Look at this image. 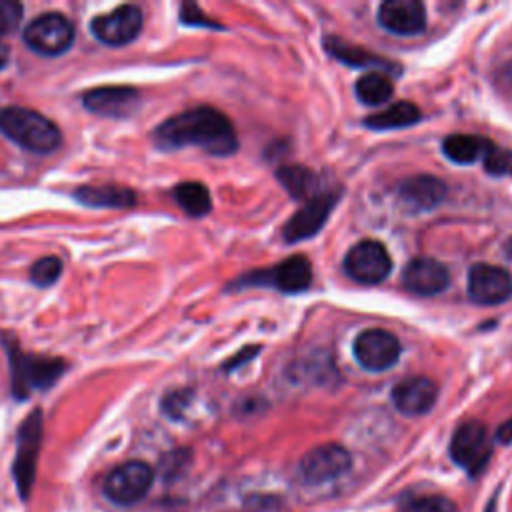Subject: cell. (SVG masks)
<instances>
[{"mask_svg":"<svg viewBox=\"0 0 512 512\" xmlns=\"http://www.w3.org/2000/svg\"><path fill=\"white\" fill-rule=\"evenodd\" d=\"M392 404L404 416H422L432 410L438 398V386L424 376H410L392 388Z\"/></svg>","mask_w":512,"mask_h":512,"instance_id":"cell-17","label":"cell"},{"mask_svg":"<svg viewBox=\"0 0 512 512\" xmlns=\"http://www.w3.org/2000/svg\"><path fill=\"white\" fill-rule=\"evenodd\" d=\"M312 282V266L308 262V258L296 254L286 258L284 262L276 264L274 268L268 270H256L252 274H246L240 284H266V286H274L280 292H288V294H296V292H304Z\"/></svg>","mask_w":512,"mask_h":512,"instance_id":"cell-11","label":"cell"},{"mask_svg":"<svg viewBox=\"0 0 512 512\" xmlns=\"http://www.w3.org/2000/svg\"><path fill=\"white\" fill-rule=\"evenodd\" d=\"M398 200L410 212H426L446 198V184L430 174H418L398 184Z\"/></svg>","mask_w":512,"mask_h":512,"instance_id":"cell-19","label":"cell"},{"mask_svg":"<svg viewBox=\"0 0 512 512\" xmlns=\"http://www.w3.org/2000/svg\"><path fill=\"white\" fill-rule=\"evenodd\" d=\"M278 182L296 200H310L318 194V176L302 164H286L276 170Z\"/></svg>","mask_w":512,"mask_h":512,"instance_id":"cell-23","label":"cell"},{"mask_svg":"<svg viewBox=\"0 0 512 512\" xmlns=\"http://www.w3.org/2000/svg\"><path fill=\"white\" fill-rule=\"evenodd\" d=\"M8 60H10V50H8V46H6V44H2V42H0V70H2V68H6Z\"/></svg>","mask_w":512,"mask_h":512,"instance_id":"cell-35","label":"cell"},{"mask_svg":"<svg viewBox=\"0 0 512 512\" xmlns=\"http://www.w3.org/2000/svg\"><path fill=\"white\" fill-rule=\"evenodd\" d=\"M402 284L412 294L436 296L448 288L450 274L442 262L420 256L406 264L402 272Z\"/></svg>","mask_w":512,"mask_h":512,"instance_id":"cell-16","label":"cell"},{"mask_svg":"<svg viewBox=\"0 0 512 512\" xmlns=\"http://www.w3.org/2000/svg\"><path fill=\"white\" fill-rule=\"evenodd\" d=\"M152 482L154 470L142 460H130L108 472L102 484V492L112 504L130 506L146 496Z\"/></svg>","mask_w":512,"mask_h":512,"instance_id":"cell-5","label":"cell"},{"mask_svg":"<svg viewBox=\"0 0 512 512\" xmlns=\"http://www.w3.org/2000/svg\"><path fill=\"white\" fill-rule=\"evenodd\" d=\"M180 18L186 24H194V26H210V28H220L218 22H212L210 18H206V14H202L198 10V6L194 4H184L180 10Z\"/></svg>","mask_w":512,"mask_h":512,"instance_id":"cell-32","label":"cell"},{"mask_svg":"<svg viewBox=\"0 0 512 512\" xmlns=\"http://www.w3.org/2000/svg\"><path fill=\"white\" fill-rule=\"evenodd\" d=\"M12 372V392L18 398H26L34 390H44L52 386L64 372V362L60 358L24 354L18 342L6 344Z\"/></svg>","mask_w":512,"mask_h":512,"instance_id":"cell-3","label":"cell"},{"mask_svg":"<svg viewBox=\"0 0 512 512\" xmlns=\"http://www.w3.org/2000/svg\"><path fill=\"white\" fill-rule=\"evenodd\" d=\"M0 132L20 148L34 154H50L62 142V134L52 120L22 106H8L0 110Z\"/></svg>","mask_w":512,"mask_h":512,"instance_id":"cell-2","label":"cell"},{"mask_svg":"<svg viewBox=\"0 0 512 512\" xmlns=\"http://www.w3.org/2000/svg\"><path fill=\"white\" fill-rule=\"evenodd\" d=\"M40 444H42V410H32L18 428L16 454H14V466H12L14 482L22 500L30 496L36 480Z\"/></svg>","mask_w":512,"mask_h":512,"instance_id":"cell-4","label":"cell"},{"mask_svg":"<svg viewBox=\"0 0 512 512\" xmlns=\"http://www.w3.org/2000/svg\"><path fill=\"white\" fill-rule=\"evenodd\" d=\"M24 42L42 56L64 54L74 42V24L60 12H46L24 28Z\"/></svg>","mask_w":512,"mask_h":512,"instance_id":"cell-6","label":"cell"},{"mask_svg":"<svg viewBox=\"0 0 512 512\" xmlns=\"http://www.w3.org/2000/svg\"><path fill=\"white\" fill-rule=\"evenodd\" d=\"M378 22L392 34L414 36L426 28V8L418 0H386L378 8Z\"/></svg>","mask_w":512,"mask_h":512,"instance_id":"cell-15","label":"cell"},{"mask_svg":"<svg viewBox=\"0 0 512 512\" xmlns=\"http://www.w3.org/2000/svg\"><path fill=\"white\" fill-rule=\"evenodd\" d=\"M398 512H458L456 504L440 494H428L406 500Z\"/></svg>","mask_w":512,"mask_h":512,"instance_id":"cell-27","label":"cell"},{"mask_svg":"<svg viewBox=\"0 0 512 512\" xmlns=\"http://www.w3.org/2000/svg\"><path fill=\"white\" fill-rule=\"evenodd\" d=\"M492 140L476 134H450L442 142V152L456 164H472L484 158Z\"/></svg>","mask_w":512,"mask_h":512,"instance_id":"cell-22","label":"cell"},{"mask_svg":"<svg viewBox=\"0 0 512 512\" xmlns=\"http://www.w3.org/2000/svg\"><path fill=\"white\" fill-rule=\"evenodd\" d=\"M484 512H496V500H494V498L488 502V506H486Z\"/></svg>","mask_w":512,"mask_h":512,"instance_id":"cell-36","label":"cell"},{"mask_svg":"<svg viewBox=\"0 0 512 512\" xmlns=\"http://www.w3.org/2000/svg\"><path fill=\"white\" fill-rule=\"evenodd\" d=\"M466 288L476 304L496 306L512 296V276L500 266L478 262L468 270Z\"/></svg>","mask_w":512,"mask_h":512,"instance_id":"cell-14","label":"cell"},{"mask_svg":"<svg viewBox=\"0 0 512 512\" xmlns=\"http://www.w3.org/2000/svg\"><path fill=\"white\" fill-rule=\"evenodd\" d=\"M352 352L356 362L370 372H384L394 366L400 358V342L398 338L382 328L362 330L354 344Z\"/></svg>","mask_w":512,"mask_h":512,"instance_id":"cell-9","label":"cell"},{"mask_svg":"<svg viewBox=\"0 0 512 512\" xmlns=\"http://www.w3.org/2000/svg\"><path fill=\"white\" fill-rule=\"evenodd\" d=\"M496 438H498V442H502V444H510V442H512V418L506 420V422L498 428Z\"/></svg>","mask_w":512,"mask_h":512,"instance_id":"cell-34","label":"cell"},{"mask_svg":"<svg viewBox=\"0 0 512 512\" xmlns=\"http://www.w3.org/2000/svg\"><path fill=\"white\" fill-rule=\"evenodd\" d=\"M60 272H62V262L60 258L56 256H44L40 260H36L30 268V280L44 288V286H50L54 284L58 278H60Z\"/></svg>","mask_w":512,"mask_h":512,"instance_id":"cell-28","label":"cell"},{"mask_svg":"<svg viewBox=\"0 0 512 512\" xmlns=\"http://www.w3.org/2000/svg\"><path fill=\"white\" fill-rule=\"evenodd\" d=\"M82 102L94 114L124 118L136 110L140 94L132 86H100L84 92Z\"/></svg>","mask_w":512,"mask_h":512,"instance_id":"cell-18","label":"cell"},{"mask_svg":"<svg viewBox=\"0 0 512 512\" xmlns=\"http://www.w3.org/2000/svg\"><path fill=\"white\" fill-rule=\"evenodd\" d=\"M350 466L352 456L344 446L320 444L300 458L298 476L306 484H324L346 474Z\"/></svg>","mask_w":512,"mask_h":512,"instance_id":"cell-8","label":"cell"},{"mask_svg":"<svg viewBox=\"0 0 512 512\" xmlns=\"http://www.w3.org/2000/svg\"><path fill=\"white\" fill-rule=\"evenodd\" d=\"M490 438L488 430L478 420H468L460 424L450 440V456L452 460L468 470L470 474H476L484 468V464L490 458Z\"/></svg>","mask_w":512,"mask_h":512,"instance_id":"cell-10","label":"cell"},{"mask_svg":"<svg viewBox=\"0 0 512 512\" xmlns=\"http://www.w3.org/2000/svg\"><path fill=\"white\" fill-rule=\"evenodd\" d=\"M344 270L360 284H378L390 274L392 258L378 240H360L348 250Z\"/></svg>","mask_w":512,"mask_h":512,"instance_id":"cell-7","label":"cell"},{"mask_svg":"<svg viewBox=\"0 0 512 512\" xmlns=\"http://www.w3.org/2000/svg\"><path fill=\"white\" fill-rule=\"evenodd\" d=\"M190 402H192V392L190 390H174L164 398L162 408L170 418H182V414H184V410L188 408Z\"/></svg>","mask_w":512,"mask_h":512,"instance_id":"cell-31","label":"cell"},{"mask_svg":"<svg viewBox=\"0 0 512 512\" xmlns=\"http://www.w3.org/2000/svg\"><path fill=\"white\" fill-rule=\"evenodd\" d=\"M160 148L198 146L212 156H228L238 148L236 132L226 114L210 106H198L166 118L154 130Z\"/></svg>","mask_w":512,"mask_h":512,"instance_id":"cell-1","label":"cell"},{"mask_svg":"<svg viewBox=\"0 0 512 512\" xmlns=\"http://www.w3.org/2000/svg\"><path fill=\"white\" fill-rule=\"evenodd\" d=\"M392 92H394L392 80L380 70L366 72L356 80V96L366 106L384 104L392 96Z\"/></svg>","mask_w":512,"mask_h":512,"instance_id":"cell-25","label":"cell"},{"mask_svg":"<svg viewBox=\"0 0 512 512\" xmlns=\"http://www.w3.org/2000/svg\"><path fill=\"white\" fill-rule=\"evenodd\" d=\"M506 256L512 260V236H510V240L506 242Z\"/></svg>","mask_w":512,"mask_h":512,"instance_id":"cell-37","label":"cell"},{"mask_svg":"<svg viewBox=\"0 0 512 512\" xmlns=\"http://www.w3.org/2000/svg\"><path fill=\"white\" fill-rule=\"evenodd\" d=\"M256 350H258V346H252V348H244L236 358H232L230 362H226V370H234V368H238L242 362H246V360H250L252 356H256Z\"/></svg>","mask_w":512,"mask_h":512,"instance_id":"cell-33","label":"cell"},{"mask_svg":"<svg viewBox=\"0 0 512 512\" xmlns=\"http://www.w3.org/2000/svg\"><path fill=\"white\" fill-rule=\"evenodd\" d=\"M420 118H422V112L416 104L400 100V102H394L392 106H388L380 112L370 114L364 120V124L368 128H374V130H392V128L412 126V124L420 122Z\"/></svg>","mask_w":512,"mask_h":512,"instance_id":"cell-24","label":"cell"},{"mask_svg":"<svg viewBox=\"0 0 512 512\" xmlns=\"http://www.w3.org/2000/svg\"><path fill=\"white\" fill-rule=\"evenodd\" d=\"M338 198H340L338 192H318L314 198L306 200L304 206L298 212H294L290 220L284 224L282 228L284 240L292 244V242H302L314 236L328 220Z\"/></svg>","mask_w":512,"mask_h":512,"instance_id":"cell-13","label":"cell"},{"mask_svg":"<svg viewBox=\"0 0 512 512\" xmlns=\"http://www.w3.org/2000/svg\"><path fill=\"white\" fill-rule=\"evenodd\" d=\"M142 10L134 4H122L112 12L100 14L90 22L92 34L108 46H124L132 42L142 30Z\"/></svg>","mask_w":512,"mask_h":512,"instance_id":"cell-12","label":"cell"},{"mask_svg":"<svg viewBox=\"0 0 512 512\" xmlns=\"http://www.w3.org/2000/svg\"><path fill=\"white\" fill-rule=\"evenodd\" d=\"M324 46L326 50L340 62L348 64V66H360V68H382L386 72H392L396 70L394 62H388L372 52H368L366 48H360V46H354V44H348L344 42L342 38H336V36H328L324 40Z\"/></svg>","mask_w":512,"mask_h":512,"instance_id":"cell-21","label":"cell"},{"mask_svg":"<svg viewBox=\"0 0 512 512\" xmlns=\"http://www.w3.org/2000/svg\"><path fill=\"white\" fill-rule=\"evenodd\" d=\"M174 198L178 206L194 218L206 216L212 210V198L202 182H182L174 188Z\"/></svg>","mask_w":512,"mask_h":512,"instance_id":"cell-26","label":"cell"},{"mask_svg":"<svg viewBox=\"0 0 512 512\" xmlns=\"http://www.w3.org/2000/svg\"><path fill=\"white\" fill-rule=\"evenodd\" d=\"M482 162H484V170L492 176H510L512 174V150L500 148L494 142L486 150Z\"/></svg>","mask_w":512,"mask_h":512,"instance_id":"cell-29","label":"cell"},{"mask_svg":"<svg viewBox=\"0 0 512 512\" xmlns=\"http://www.w3.org/2000/svg\"><path fill=\"white\" fill-rule=\"evenodd\" d=\"M74 198L90 208H128L136 202V194L122 186H82L74 192Z\"/></svg>","mask_w":512,"mask_h":512,"instance_id":"cell-20","label":"cell"},{"mask_svg":"<svg viewBox=\"0 0 512 512\" xmlns=\"http://www.w3.org/2000/svg\"><path fill=\"white\" fill-rule=\"evenodd\" d=\"M22 4L16 0H0V36L10 34L22 20Z\"/></svg>","mask_w":512,"mask_h":512,"instance_id":"cell-30","label":"cell"}]
</instances>
